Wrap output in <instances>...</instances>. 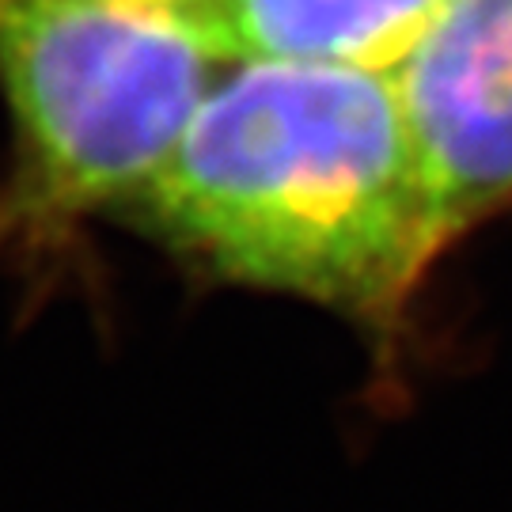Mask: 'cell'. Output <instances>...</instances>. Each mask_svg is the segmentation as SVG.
Segmentation results:
<instances>
[{
  "mask_svg": "<svg viewBox=\"0 0 512 512\" xmlns=\"http://www.w3.org/2000/svg\"><path fill=\"white\" fill-rule=\"evenodd\" d=\"M395 84L448 251L512 205V0H444Z\"/></svg>",
  "mask_w": 512,
  "mask_h": 512,
  "instance_id": "3957f363",
  "label": "cell"
},
{
  "mask_svg": "<svg viewBox=\"0 0 512 512\" xmlns=\"http://www.w3.org/2000/svg\"><path fill=\"white\" fill-rule=\"evenodd\" d=\"M114 4H133V8H156V12H179L194 0H114Z\"/></svg>",
  "mask_w": 512,
  "mask_h": 512,
  "instance_id": "5b68a950",
  "label": "cell"
},
{
  "mask_svg": "<svg viewBox=\"0 0 512 512\" xmlns=\"http://www.w3.org/2000/svg\"><path fill=\"white\" fill-rule=\"evenodd\" d=\"M213 65L171 12L0 0V92L16 118L23 213L126 205L202 107Z\"/></svg>",
  "mask_w": 512,
  "mask_h": 512,
  "instance_id": "7a4b0ae2",
  "label": "cell"
},
{
  "mask_svg": "<svg viewBox=\"0 0 512 512\" xmlns=\"http://www.w3.org/2000/svg\"><path fill=\"white\" fill-rule=\"evenodd\" d=\"M444 0H194L183 27L217 61L395 73Z\"/></svg>",
  "mask_w": 512,
  "mask_h": 512,
  "instance_id": "277c9868",
  "label": "cell"
},
{
  "mask_svg": "<svg viewBox=\"0 0 512 512\" xmlns=\"http://www.w3.org/2000/svg\"><path fill=\"white\" fill-rule=\"evenodd\" d=\"M126 209L213 274L376 327L444 255L395 73L243 61Z\"/></svg>",
  "mask_w": 512,
  "mask_h": 512,
  "instance_id": "6da1fadb",
  "label": "cell"
}]
</instances>
